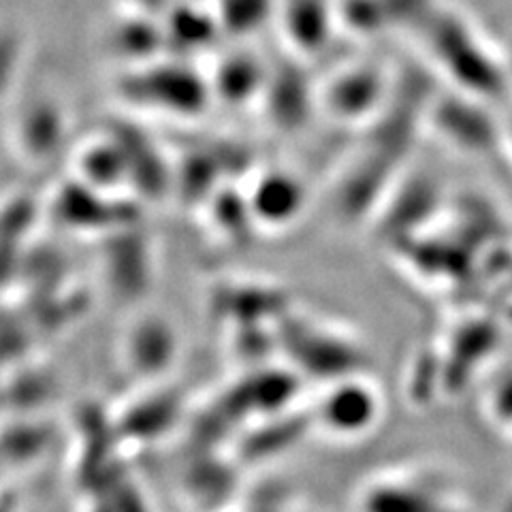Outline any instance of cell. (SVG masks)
I'll list each match as a JSON object with an SVG mask.
<instances>
[{"label": "cell", "instance_id": "3957f363", "mask_svg": "<svg viewBox=\"0 0 512 512\" xmlns=\"http://www.w3.org/2000/svg\"><path fill=\"white\" fill-rule=\"evenodd\" d=\"M380 416V395L372 384L344 378L320 397L316 419L329 436L361 438L374 429Z\"/></svg>", "mask_w": 512, "mask_h": 512}, {"label": "cell", "instance_id": "8992f818", "mask_svg": "<svg viewBox=\"0 0 512 512\" xmlns=\"http://www.w3.org/2000/svg\"><path fill=\"white\" fill-rule=\"evenodd\" d=\"M303 203H306V190L293 173L282 169L263 173L248 195V207L254 220L269 227L291 224L303 210Z\"/></svg>", "mask_w": 512, "mask_h": 512}, {"label": "cell", "instance_id": "5b68a950", "mask_svg": "<svg viewBox=\"0 0 512 512\" xmlns=\"http://www.w3.org/2000/svg\"><path fill=\"white\" fill-rule=\"evenodd\" d=\"M107 47L126 67L152 62L167 50L165 26L160 15L126 11L107 32Z\"/></svg>", "mask_w": 512, "mask_h": 512}, {"label": "cell", "instance_id": "52a82bcc", "mask_svg": "<svg viewBox=\"0 0 512 512\" xmlns=\"http://www.w3.org/2000/svg\"><path fill=\"white\" fill-rule=\"evenodd\" d=\"M286 37L301 54H318L331 39L335 5L327 0H286L280 9Z\"/></svg>", "mask_w": 512, "mask_h": 512}, {"label": "cell", "instance_id": "5bb4252c", "mask_svg": "<svg viewBox=\"0 0 512 512\" xmlns=\"http://www.w3.org/2000/svg\"><path fill=\"white\" fill-rule=\"evenodd\" d=\"M429 510L427 504L419 498L416 491L408 489H399L393 487L389 491H384L382 495H374L370 506H367V512H425Z\"/></svg>", "mask_w": 512, "mask_h": 512}, {"label": "cell", "instance_id": "6da1fadb", "mask_svg": "<svg viewBox=\"0 0 512 512\" xmlns=\"http://www.w3.org/2000/svg\"><path fill=\"white\" fill-rule=\"evenodd\" d=\"M116 90L128 105L175 118L203 114L214 96L210 77L184 58H156L126 67L118 75Z\"/></svg>", "mask_w": 512, "mask_h": 512}, {"label": "cell", "instance_id": "277c9868", "mask_svg": "<svg viewBox=\"0 0 512 512\" xmlns=\"http://www.w3.org/2000/svg\"><path fill=\"white\" fill-rule=\"evenodd\" d=\"M167 50L175 58H195L214 50L224 37L216 11L207 13L199 0H186L184 5H171L163 15Z\"/></svg>", "mask_w": 512, "mask_h": 512}, {"label": "cell", "instance_id": "7a4b0ae2", "mask_svg": "<svg viewBox=\"0 0 512 512\" xmlns=\"http://www.w3.org/2000/svg\"><path fill=\"white\" fill-rule=\"evenodd\" d=\"M391 96V79L372 62L344 67L323 90V107L340 122H361L380 114Z\"/></svg>", "mask_w": 512, "mask_h": 512}, {"label": "cell", "instance_id": "9a60e30c", "mask_svg": "<svg viewBox=\"0 0 512 512\" xmlns=\"http://www.w3.org/2000/svg\"><path fill=\"white\" fill-rule=\"evenodd\" d=\"M175 3V0H122L126 11H139V13H150V15H163L167 9Z\"/></svg>", "mask_w": 512, "mask_h": 512}, {"label": "cell", "instance_id": "9c48e42d", "mask_svg": "<svg viewBox=\"0 0 512 512\" xmlns=\"http://www.w3.org/2000/svg\"><path fill=\"white\" fill-rule=\"evenodd\" d=\"M212 92L227 105H246L259 90H265L267 73L263 64L248 52H237L222 60L220 69L210 77Z\"/></svg>", "mask_w": 512, "mask_h": 512}, {"label": "cell", "instance_id": "8fae6325", "mask_svg": "<svg viewBox=\"0 0 512 512\" xmlns=\"http://www.w3.org/2000/svg\"><path fill=\"white\" fill-rule=\"evenodd\" d=\"M265 96L267 101H274L267 103L271 118L282 126L299 124L303 111L308 109V86L299 71L282 69L280 75H267Z\"/></svg>", "mask_w": 512, "mask_h": 512}, {"label": "cell", "instance_id": "ba28073f", "mask_svg": "<svg viewBox=\"0 0 512 512\" xmlns=\"http://www.w3.org/2000/svg\"><path fill=\"white\" fill-rule=\"evenodd\" d=\"M64 114L52 99H37L28 103L20 120L15 122V135H20V146L28 156H50L64 135Z\"/></svg>", "mask_w": 512, "mask_h": 512}, {"label": "cell", "instance_id": "4fadbf2b", "mask_svg": "<svg viewBox=\"0 0 512 512\" xmlns=\"http://www.w3.org/2000/svg\"><path fill=\"white\" fill-rule=\"evenodd\" d=\"M24 52L26 39L22 32L15 26L0 24V99L9 96L18 84Z\"/></svg>", "mask_w": 512, "mask_h": 512}, {"label": "cell", "instance_id": "7c38bea8", "mask_svg": "<svg viewBox=\"0 0 512 512\" xmlns=\"http://www.w3.org/2000/svg\"><path fill=\"white\" fill-rule=\"evenodd\" d=\"M393 9L387 0H340L335 3V18L338 24L359 35H376L387 24L393 22ZM357 35V37H359Z\"/></svg>", "mask_w": 512, "mask_h": 512}, {"label": "cell", "instance_id": "30bf717a", "mask_svg": "<svg viewBox=\"0 0 512 512\" xmlns=\"http://www.w3.org/2000/svg\"><path fill=\"white\" fill-rule=\"evenodd\" d=\"M214 11L224 37L248 39L274 20L278 7L276 0H216Z\"/></svg>", "mask_w": 512, "mask_h": 512}]
</instances>
